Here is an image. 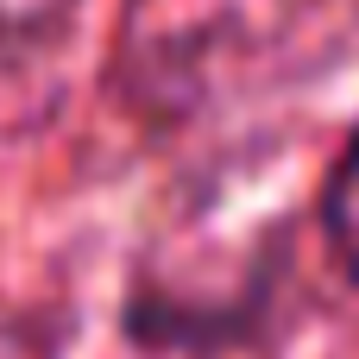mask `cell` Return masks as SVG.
<instances>
[{
  "label": "cell",
  "mask_w": 359,
  "mask_h": 359,
  "mask_svg": "<svg viewBox=\"0 0 359 359\" xmlns=\"http://www.w3.org/2000/svg\"><path fill=\"white\" fill-rule=\"evenodd\" d=\"M322 233H328L341 271L359 284V126L347 133V145H341L328 183H322Z\"/></svg>",
  "instance_id": "cell-1"
},
{
  "label": "cell",
  "mask_w": 359,
  "mask_h": 359,
  "mask_svg": "<svg viewBox=\"0 0 359 359\" xmlns=\"http://www.w3.org/2000/svg\"><path fill=\"white\" fill-rule=\"evenodd\" d=\"M63 19H69V0H0V69L44 50Z\"/></svg>",
  "instance_id": "cell-2"
},
{
  "label": "cell",
  "mask_w": 359,
  "mask_h": 359,
  "mask_svg": "<svg viewBox=\"0 0 359 359\" xmlns=\"http://www.w3.org/2000/svg\"><path fill=\"white\" fill-rule=\"evenodd\" d=\"M0 359H57V334L44 322H0Z\"/></svg>",
  "instance_id": "cell-3"
}]
</instances>
